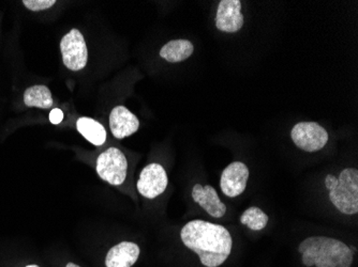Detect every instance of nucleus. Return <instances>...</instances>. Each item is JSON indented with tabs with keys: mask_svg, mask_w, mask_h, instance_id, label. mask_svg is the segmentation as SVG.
<instances>
[{
	"mask_svg": "<svg viewBox=\"0 0 358 267\" xmlns=\"http://www.w3.org/2000/svg\"><path fill=\"white\" fill-rule=\"evenodd\" d=\"M62 61L71 71H80L85 68L88 60L85 39L78 29H72L60 42Z\"/></svg>",
	"mask_w": 358,
	"mask_h": 267,
	"instance_id": "6",
	"label": "nucleus"
},
{
	"mask_svg": "<svg viewBox=\"0 0 358 267\" xmlns=\"http://www.w3.org/2000/svg\"><path fill=\"white\" fill-rule=\"evenodd\" d=\"M96 174L110 185H122L127 178L128 162L117 148H108L96 160Z\"/></svg>",
	"mask_w": 358,
	"mask_h": 267,
	"instance_id": "4",
	"label": "nucleus"
},
{
	"mask_svg": "<svg viewBox=\"0 0 358 267\" xmlns=\"http://www.w3.org/2000/svg\"><path fill=\"white\" fill-rule=\"evenodd\" d=\"M291 138L303 151L317 152L329 142V132L317 122H299L291 130Z\"/></svg>",
	"mask_w": 358,
	"mask_h": 267,
	"instance_id": "5",
	"label": "nucleus"
},
{
	"mask_svg": "<svg viewBox=\"0 0 358 267\" xmlns=\"http://www.w3.org/2000/svg\"><path fill=\"white\" fill-rule=\"evenodd\" d=\"M24 6L30 11L37 12L50 9L55 5V0H24Z\"/></svg>",
	"mask_w": 358,
	"mask_h": 267,
	"instance_id": "17",
	"label": "nucleus"
},
{
	"mask_svg": "<svg viewBox=\"0 0 358 267\" xmlns=\"http://www.w3.org/2000/svg\"><path fill=\"white\" fill-rule=\"evenodd\" d=\"M241 222L250 230L261 231L268 224V216L257 206L247 208L241 216Z\"/></svg>",
	"mask_w": 358,
	"mask_h": 267,
	"instance_id": "16",
	"label": "nucleus"
},
{
	"mask_svg": "<svg viewBox=\"0 0 358 267\" xmlns=\"http://www.w3.org/2000/svg\"><path fill=\"white\" fill-rule=\"evenodd\" d=\"M194 51V46L188 40H173L161 48L160 56L171 63L185 61Z\"/></svg>",
	"mask_w": 358,
	"mask_h": 267,
	"instance_id": "13",
	"label": "nucleus"
},
{
	"mask_svg": "<svg viewBox=\"0 0 358 267\" xmlns=\"http://www.w3.org/2000/svg\"><path fill=\"white\" fill-rule=\"evenodd\" d=\"M216 27L219 31L235 33L243 28L245 17L241 13V0H222L216 14Z\"/></svg>",
	"mask_w": 358,
	"mask_h": 267,
	"instance_id": "9",
	"label": "nucleus"
},
{
	"mask_svg": "<svg viewBox=\"0 0 358 267\" xmlns=\"http://www.w3.org/2000/svg\"><path fill=\"white\" fill-rule=\"evenodd\" d=\"M337 178V186L329 192V200L343 214H357L358 170L356 168H345L340 172Z\"/></svg>",
	"mask_w": 358,
	"mask_h": 267,
	"instance_id": "3",
	"label": "nucleus"
},
{
	"mask_svg": "<svg viewBox=\"0 0 358 267\" xmlns=\"http://www.w3.org/2000/svg\"><path fill=\"white\" fill-rule=\"evenodd\" d=\"M168 184V174L164 167L159 164H150L141 172L136 188L144 198L155 199L164 194Z\"/></svg>",
	"mask_w": 358,
	"mask_h": 267,
	"instance_id": "7",
	"label": "nucleus"
},
{
	"mask_svg": "<svg viewBox=\"0 0 358 267\" xmlns=\"http://www.w3.org/2000/svg\"><path fill=\"white\" fill-rule=\"evenodd\" d=\"M249 169L241 162H234L223 170L220 178L221 192L229 198L241 196L247 188Z\"/></svg>",
	"mask_w": 358,
	"mask_h": 267,
	"instance_id": "8",
	"label": "nucleus"
},
{
	"mask_svg": "<svg viewBox=\"0 0 358 267\" xmlns=\"http://www.w3.org/2000/svg\"><path fill=\"white\" fill-rule=\"evenodd\" d=\"M140 128V121L136 114L127 109L124 106H117L110 112V128L113 136L117 139H124L134 135Z\"/></svg>",
	"mask_w": 358,
	"mask_h": 267,
	"instance_id": "10",
	"label": "nucleus"
},
{
	"mask_svg": "<svg viewBox=\"0 0 358 267\" xmlns=\"http://www.w3.org/2000/svg\"><path fill=\"white\" fill-rule=\"evenodd\" d=\"M140 247L132 242H122L108 250L106 267H132L140 257Z\"/></svg>",
	"mask_w": 358,
	"mask_h": 267,
	"instance_id": "12",
	"label": "nucleus"
},
{
	"mask_svg": "<svg viewBox=\"0 0 358 267\" xmlns=\"http://www.w3.org/2000/svg\"><path fill=\"white\" fill-rule=\"evenodd\" d=\"M66 267H80L78 265L74 264V263H68Z\"/></svg>",
	"mask_w": 358,
	"mask_h": 267,
	"instance_id": "20",
	"label": "nucleus"
},
{
	"mask_svg": "<svg viewBox=\"0 0 358 267\" xmlns=\"http://www.w3.org/2000/svg\"><path fill=\"white\" fill-rule=\"evenodd\" d=\"M306 267H351L353 252L341 241L327 236H309L299 246Z\"/></svg>",
	"mask_w": 358,
	"mask_h": 267,
	"instance_id": "2",
	"label": "nucleus"
},
{
	"mask_svg": "<svg viewBox=\"0 0 358 267\" xmlns=\"http://www.w3.org/2000/svg\"><path fill=\"white\" fill-rule=\"evenodd\" d=\"M192 198L195 204L204 208L209 216L221 218L227 213V206L221 201L218 192L213 186L195 184L192 188Z\"/></svg>",
	"mask_w": 358,
	"mask_h": 267,
	"instance_id": "11",
	"label": "nucleus"
},
{
	"mask_svg": "<svg viewBox=\"0 0 358 267\" xmlns=\"http://www.w3.org/2000/svg\"><path fill=\"white\" fill-rule=\"evenodd\" d=\"M62 119H64V112L62 110L58 109V108L52 110L51 114H50V121H51V123L59 124Z\"/></svg>",
	"mask_w": 358,
	"mask_h": 267,
	"instance_id": "18",
	"label": "nucleus"
},
{
	"mask_svg": "<svg viewBox=\"0 0 358 267\" xmlns=\"http://www.w3.org/2000/svg\"><path fill=\"white\" fill-rule=\"evenodd\" d=\"M337 184L338 178L333 174H327V178H325V186H327V190L331 192L337 186Z\"/></svg>",
	"mask_w": 358,
	"mask_h": 267,
	"instance_id": "19",
	"label": "nucleus"
},
{
	"mask_svg": "<svg viewBox=\"0 0 358 267\" xmlns=\"http://www.w3.org/2000/svg\"><path fill=\"white\" fill-rule=\"evenodd\" d=\"M180 238L187 248L200 257L205 267L220 266L232 252V236L221 224L191 220L180 231Z\"/></svg>",
	"mask_w": 358,
	"mask_h": 267,
	"instance_id": "1",
	"label": "nucleus"
},
{
	"mask_svg": "<svg viewBox=\"0 0 358 267\" xmlns=\"http://www.w3.org/2000/svg\"><path fill=\"white\" fill-rule=\"evenodd\" d=\"M76 128L86 140L94 146H103L106 140V132L104 126L96 120L87 116H82L76 122Z\"/></svg>",
	"mask_w": 358,
	"mask_h": 267,
	"instance_id": "14",
	"label": "nucleus"
},
{
	"mask_svg": "<svg viewBox=\"0 0 358 267\" xmlns=\"http://www.w3.org/2000/svg\"><path fill=\"white\" fill-rule=\"evenodd\" d=\"M26 267H40V266H38V265L32 264V265H28V266H26Z\"/></svg>",
	"mask_w": 358,
	"mask_h": 267,
	"instance_id": "21",
	"label": "nucleus"
},
{
	"mask_svg": "<svg viewBox=\"0 0 358 267\" xmlns=\"http://www.w3.org/2000/svg\"><path fill=\"white\" fill-rule=\"evenodd\" d=\"M24 103L28 107L48 109L53 105V98L51 91L45 86H34L26 89L24 93Z\"/></svg>",
	"mask_w": 358,
	"mask_h": 267,
	"instance_id": "15",
	"label": "nucleus"
}]
</instances>
